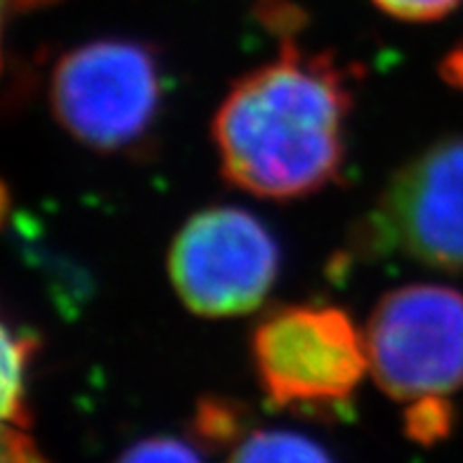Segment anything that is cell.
<instances>
[{
    "label": "cell",
    "instance_id": "1",
    "mask_svg": "<svg viewBox=\"0 0 463 463\" xmlns=\"http://www.w3.org/2000/svg\"><path fill=\"white\" fill-rule=\"evenodd\" d=\"M353 86L329 52L281 38L279 55L244 73L213 116L220 171L234 187L291 202L338 183Z\"/></svg>",
    "mask_w": 463,
    "mask_h": 463
},
{
    "label": "cell",
    "instance_id": "2",
    "mask_svg": "<svg viewBox=\"0 0 463 463\" xmlns=\"http://www.w3.org/2000/svg\"><path fill=\"white\" fill-rule=\"evenodd\" d=\"M48 99L61 128L95 152L123 154L159 126L165 69L159 50L137 38L76 45L50 73Z\"/></svg>",
    "mask_w": 463,
    "mask_h": 463
},
{
    "label": "cell",
    "instance_id": "3",
    "mask_svg": "<svg viewBox=\"0 0 463 463\" xmlns=\"http://www.w3.org/2000/svg\"><path fill=\"white\" fill-rule=\"evenodd\" d=\"M250 362L269 404L341 416L369 369L366 341L334 305H284L250 331Z\"/></svg>",
    "mask_w": 463,
    "mask_h": 463
},
{
    "label": "cell",
    "instance_id": "4",
    "mask_svg": "<svg viewBox=\"0 0 463 463\" xmlns=\"http://www.w3.org/2000/svg\"><path fill=\"white\" fill-rule=\"evenodd\" d=\"M373 381L392 400L447 395L463 385V293L407 284L378 300L366 324Z\"/></svg>",
    "mask_w": 463,
    "mask_h": 463
},
{
    "label": "cell",
    "instance_id": "5",
    "mask_svg": "<svg viewBox=\"0 0 463 463\" xmlns=\"http://www.w3.org/2000/svg\"><path fill=\"white\" fill-rule=\"evenodd\" d=\"M168 272L194 315L237 317L256 310L279 275V246L250 211L211 206L173 239Z\"/></svg>",
    "mask_w": 463,
    "mask_h": 463
},
{
    "label": "cell",
    "instance_id": "6",
    "mask_svg": "<svg viewBox=\"0 0 463 463\" xmlns=\"http://www.w3.org/2000/svg\"><path fill=\"white\" fill-rule=\"evenodd\" d=\"M364 244L428 268L463 269V137L430 145L395 173Z\"/></svg>",
    "mask_w": 463,
    "mask_h": 463
},
{
    "label": "cell",
    "instance_id": "7",
    "mask_svg": "<svg viewBox=\"0 0 463 463\" xmlns=\"http://www.w3.org/2000/svg\"><path fill=\"white\" fill-rule=\"evenodd\" d=\"M41 350V334L24 324H3V416L17 428L31 426L26 402L29 372Z\"/></svg>",
    "mask_w": 463,
    "mask_h": 463
},
{
    "label": "cell",
    "instance_id": "8",
    "mask_svg": "<svg viewBox=\"0 0 463 463\" xmlns=\"http://www.w3.org/2000/svg\"><path fill=\"white\" fill-rule=\"evenodd\" d=\"M250 411L246 404L222 395L202 397L189 420V433L206 451L234 449L249 433Z\"/></svg>",
    "mask_w": 463,
    "mask_h": 463
},
{
    "label": "cell",
    "instance_id": "9",
    "mask_svg": "<svg viewBox=\"0 0 463 463\" xmlns=\"http://www.w3.org/2000/svg\"><path fill=\"white\" fill-rule=\"evenodd\" d=\"M227 463H334L329 451L293 430H256L246 435Z\"/></svg>",
    "mask_w": 463,
    "mask_h": 463
},
{
    "label": "cell",
    "instance_id": "10",
    "mask_svg": "<svg viewBox=\"0 0 463 463\" xmlns=\"http://www.w3.org/2000/svg\"><path fill=\"white\" fill-rule=\"evenodd\" d=\"M454 428V407L442 395L419 397L404 414V433L419 445H435Z\"/></svg>",
    "mask_w": 463,
    "mask_h": 463
},
{
    "label": "cell",
    "instance_id": "11",
    "mask_svg": "<svg viewBox=\"0 0 463 463\" xmlns=\"http://www.w3.org/2000/svg\"><path fill=\"white\" fill-rule=\"evenodd\" d=\"M116 463H203L194 447L168 435H156L130 445Z\"/></svg>",
    "mask_w": 463,
    "mask_h": 463
},
{
    "label": "cell",
    "instance_id": "12",
    "mask_svg": "<svg viewBox=\"0 0 463 463\" xmlns=\"http://www.w3.org/2000/svg\"><path fill=\"white\" fill-rule=\"evenodd\" d=\"M458 3L461 0H373L385 14L404 22H435L447 17Z\"/></svg>",
    "mask_w": 463,
    "mask_h": 463
},
{
    "label": "cell",
    "instance_id": "13",
    "mask_svg": "<svg viewBox=\"0 0 463 463\" xmlns=\"http://www.w3.org/2000/svg\"><path fill=\"white\" fill-rule=\"evenodd\" d=\"M256 14L262 24L281 38H291L293 31L303 26V10L293 5L291 0H258Z\"/></svg>",
    "mask_w": 463,
    "mask_h": 463
},
{
    "label": "cell",
    "instance_id": "14",
    "mask_svg": "<svg viewBox=\"0 0 463 463\" xmlns=\"http://www.w3.org/2000/svg\"><path fill=\"white\" fill-rule=\"evenodd\" d=\"M3 463H48V458L38 449L36 442L24 433V428L5 423L3 428Z\"/></svg>",
    "mask_w": 463,
    "mask_h": 463
},
{
    "label": "cell",
    "instance_id": "15",
    "mask_svg": "<svg viewBox=\"0 0 463 463\" xmlns=\"http://www.w3.org/2000/svg\"><path fill=\"white\" fill-rule=\"evenodd\" d=\"M439 76L449 83L451 88L463 92V45L454 48L445 60L439 61Z\"/></svg>",
    "mask_w": 463,
    "mask_h": 463
},
{
    "label": "cell",
    "instance_id": "16",
    "mask_svg": "<svg viewBox=\"0 0 463 463\" xmlns=\"http://www.w3.org/2000/svg\"><path fill=\"white\" fill-rule=\"evenodd\" d=\"M57 0H5V10L7 13H31L36 7L52 5Z\"/></svg>",
    "mask_w": 463,
    "mask_h": 463
}]
</instances>
